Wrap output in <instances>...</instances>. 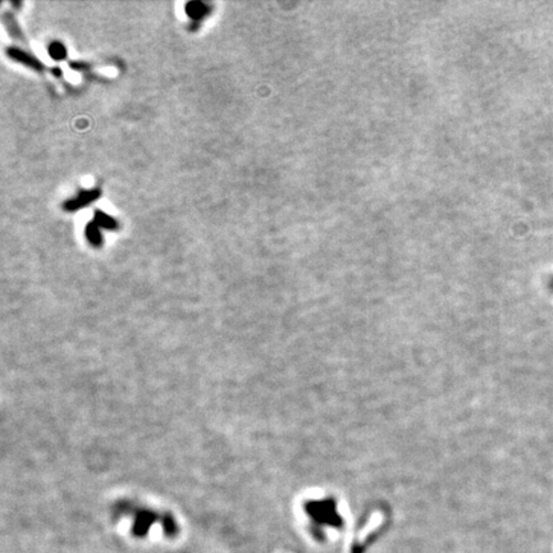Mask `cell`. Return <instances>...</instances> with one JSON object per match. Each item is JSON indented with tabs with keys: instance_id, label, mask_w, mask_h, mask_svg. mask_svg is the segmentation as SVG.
<instances>
[{
	"instance_id": "obj_3",
	"label": "cell",
	"mask_w": 553,
	"mask_h": 553,
	"mask_svg": "<svg viewBox=\"0 0 553 553\" xmlns=\"http://www.w3.org/2000/svg\"><path fill=\"white\" fill-rule=\"evenodd\" d=\"M186 11H187V15L190 16L192 20L197 21V20H201V18H204L206 15H208L209 8L206 4L201 3V2H194V3L187 4Z\"/></svg>"
},
{
	"instance_id": "obj_1",
	"label": "cell",
	"mask_w": 553,
	"mask_h": 553,
	"mask_svg": "<svg viewBox=\"0 0 553 553\" xmlns=\"http://www.w3.org/2000/svg\"><path fill=\"white\" fill-rule=\"evenodd\" d=\"M7 54H8V57L11 58V59L16 60V62L21 63V64H23V66L29 67V68L35 69V71H43L44 69L43 63L37 59L34 54L26 52V50H23V49L9 48L8 50H7Z\"/></svg>"
},
{
	"instance_id": "obj_5",
	"label": "cell",
	"mask_w": 553,
	"mask_h": 553,
	"mask_svg": "<svg viewBox=\"0 0 553 553\" xmlns=\"http://www.w3.org/2000/svg\"><path fill=\"white\" fill-rule=\"evenodd\" d=\"M4 23H6L7 29H8L9 35L12 37H15L16 40H20L21 43H25V39H23V35L21 32L20 27H18L17 22H16L15 17L11 15V13H6L4 15Z\"/></svg>"
},
{
	"instance_id": "obj_4",
	"label": "cell",
	"mask_w": 553,
	"mask_h": 553,
	"mask_svg": "<svg viewBox=\"0 0 553 553\" xmlns=\"http://www.w3.org/2000/svg\"><path fill=\"white\" fill-rule=\"evenodd\" d=\"M86 237L89 242L95 247H99L103 243V237L100 233V227L95 222H90L86 227Z\"/></svg>"
},
{
	"instance_id": "obj_6",
	"label": "cell",
	"mask_w": 553,
	"mask_h": 553,
	"mask_svg": "<svg viewBox=\"0 0 553 553\" xmlns=\"http://www.w3.org/2000/svg\"><path fill=\"white\" fill-rule=\"evenodd\" d=\"M95 223L99 225L100 228L104 229H117L118 223L114 218H111L110 215L105 214V213H101V211H96V215H95Z\"/></svg>"
},
{
	"instance_id": "obj_7",
	"label": "cell",
	"mask_w": 553,
	"mask_h": 553,
	"mask_svg": "<svg viewBox=\"0 0 553 553\" xmlns=\"http://www.w3.org/2000/svg\"><path fill=\"white\" fill-rule=\"evenodd\" d=\"M49 54H50V57L55 60L64 59L67 54L66 48H64L60 43L55 41V43L50 44V46H49Z\"/></svg>"
},
{
	"instance_id": "obj_2",
	"label": "cell",
	"mask_w": 553,
	"mask_h": 553,
	"mask_svg": "<svg viewBox=\"0 0 553 553\" xmlns=\"http://www.w3.org/2000/svg\"><path fill=\"white\" fill-rule=\"evenodd\" d=\"M100 197V191L99 190H87V191H82L77 195L73 199L68 200L66 204H64V210L67 211H76L78 209L83 208L87 204L92 203L95 200H97Z\"/></svg>"
}]
</instances>
